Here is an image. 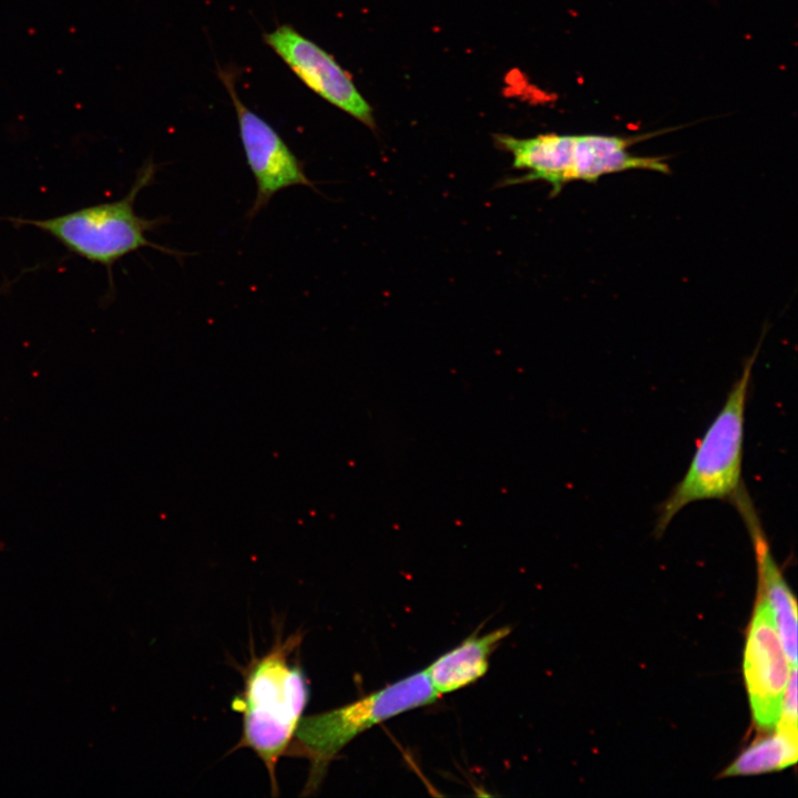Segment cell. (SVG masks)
Segmentation results:
<instances>
[{
	"label": "cell",
	"instance_id": "obj_1",
	"mask_svg": "<svg viewBox=\"0 0 798 798\" xmlns=\"http://www.w3.org/2000/svg\"><path fill=\"white\" fill-rule=\"evenodd\" d=\"M300 630L275 637L262 656L243 669L244 687L232 702L242 714V736L234 749L248 748L263 761L273 796L278 795L276 767L287 754L310 696L300 661Z\"/></svg>",
	"mask_w": 798,
	"mask_h": 798
},
{
	"label": "cell",
	"instance_id": "obj_2",
	"mask_svg": "<svg viewBox=\"0 0 798 798\" xmlns=\"http://www.w3.org/2000/svg\"><path fill=\"white\" fill-rule=\"evenodd\" d=\"M157 165L146 161L139 170L125 196L112 202L85 206L58 216L30 219L0 217L17 226H33L53 237L71 253L104 266L111 276L113 265L124 256L152 247L173 256L184 253L152 243L146 233L156 229L166 218H145L134 209L140 192L155 178Z\"/></svg>",
	"mask_w": 798,
	"mask_h": 798
},
{
	"label": "cell",
	"instance_id": "obj_3",
	"mask_svg": "<svg viewBox=\"0 0 798 798\" xmlns=\"http://www.w3.org/2000/svg\"><path fill=\"white\" fill-rule=\"evenodd\" d=\"M758 349L745 361L723 407L699 440L685 474L659 504L656 535L663 534L674 516L689 503L704 500L732 503L744 485L745 411Z\"/></svg>",
	"mask_w": 798,
	"mask_h": 798
},
{
	"label": "cell",
	"instance_id": "obj_4",
	"mask_svg": "<svg viewBox=\"0 0 798 798\" xmlns=\"http://www.w3.org/2000/svg\"><path fill=\"white\" fill-rule=\"evenodd\" d=\"M439 696L423 669L344 706L303 717L287 754L309 761L304 795L320 787L330 763L357 736Z\"/></svg>",
	"mask_w": 798,
	"mask_h": 798
},
{
	"label": "cell",
	"instance_id": "obj_5",
	"mask_svg": "<svg viewBox=\"0 0 798 798\" xmlns=\"http://www.w3.org/2000/svg\"><path fill=\"white\" fill-rule=\"evenodd\" d=\"M218 76L233 102L246 162L256 183V196L247 217L254 218L283 190L306 186L318 192L303 162L278 132L242 101L233 73L219 70Z\"/></svg>",
	"mask_w": 798,
	"mask_h": 798
},
{
	"label": "cell",
	"instance_id": "obj_6",
	"mask_svg": "<svg viewBox=\"0 0 798 798\" xmlns=\"http://www.w3.org/2000/svg\"><path fill=\"white\" fill-rule=\"evenodd\" d=\"M744 649V678L754 723L763 733L776 729L791 665L774 618L758 591Z\"/></svg>",
	"mask_w": 798,
	"mask_h": 798
},
{
	"label": "cell",
	"instance_id": "obj_7",
	"mask_svg": "<svg viewBox=\"0 0 798 798\" xmlns=\"http://www.w3.org/2000/svg\"><path fill=\"white\" fill-rule=\"evenodd\" d=\"M263 38L308 89L368 127H376L371 105L349 73L321 47L289 24L278 25Z\"/></svg>",
	"mask_w": 798,
	"mask_h": 798
},
{
	"label": "cell",
	"instance_id": "obj_8",
	"mask_svg": "<svg viewBox=\"0 0 798 798\" xmlns=\"http://www.w3.org/2000/svg\"><path fill=\"white\" fill-rule=\"evenodd\" d=\"M750 536L755 552L758 591L771 612L784 652L791 666H797V605L777 565L760 518L745 484L732 501Z\"/></svg>",
	"mask_w": 798,
	"mask_h": 798
},
{
	"label": "cell",
	"instance_id": "obj_9",
	"mask_svg": "<svg viewBox=\"0 0 798 798\" xmlns=\"http://www.w3.org/2000/svg\"><path fill=\"white\" fill-rule=\"evenodd\" d=\"M495 142L512 155L515 168L528 171L521 182L545 181L555 194L573 181L575 135L549 133L530 139L497 135Z\"/></svg>",
	"mask_w": 798,
	"mask_h": 798
},
{
	"label": "cell",
	"instance_id": "obj_10",
	"mask_svg": "<svg viewBox=\"0 0 798 798\" xmlns=\"http://www.w3.org/2000/svg\"><path fill=\"white\" fill-rule=\"evenodd\" d=\"M510 632V627L503 626L469 636L434 659L424 672L436 692L439 695L456 692L484 676L492 653Z\"/></svg>",
	"mask_w": 798,
	"mask_h": 798
},
{
	"label": "cell",
	"instance_id": "obj_11",
	"mask_svg": "<svg viewBox=\"0 0 798 798\" xmlns=\"http://www.w3.org/2000/svg\"><path fill=\"white\" fill-rule=\"evenodd\" d=\"M797 737L774 730L748 746L720 777L750 776L779 771L796 764Z\"/></svg>",
	"mask_w": 798,
	"mask_h": 798
},
{
	"label": "cell",
	"instance_id": "obj_12",
	"mask_svg": "<svg viewBox=\"0 0 798 798\" xmlns=\"http://www.w3.org/2000/svg\"><path fill=\"white\" fill-rule=\"evenodd\" d=\"M776 730L797 737V668L792 666L785 689Z\"/></svg>",
	"mask_w": 798,
	"mask_h": 798
}]
</instances>
